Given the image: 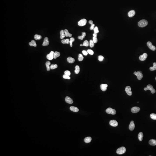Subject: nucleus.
<instances>
[{
	"label": "nucleus",
	"instance_id": "obj_14",
	"mask_svg": "<svg viewBox=\"0 0 156 156\" xmlns=\"http://www.w3.org/2000/svg\"><path fill=\"white\" fill-rule=\"evenodd\" d=\"M151 140H149V145L151 147H156V131H153L151 133Z\"/></svg>",
	"mask_w": 156,
	"mask_h": 156
},
{
	"label": "nucleus",
	"instance_id": "obj_17",
	"mask_svg": "<svg viewBox=\"0 0 156 156\" xmlns=\"http://www.w3.org/2000/svg\"></svg>",
	"mask_w": 156,
	"mask_h": 156
},
{
	"label": "nucleus",
	"instance_id": "obj_1",
	"mask_svg": "<svg viewBox=\"0 0 156 156\" xmlns=\"http://www.w3.org/2000/svg\"><path fill=\"white\" fill-rule=\"evenodd\" d=\"M108 104L104 102L98 108L95 109L93 111V116L98 120H102L107 116V109Z\"/></svg>",
	"mask_w": 156,
	"mask_h": 156
},
{
	"label": "nucleus",
	"instance_id": "obj_15",
	"mask_svg": "<svg viewBox=\"0 0 156 156\" xmlns=\"http://www.w3.org/2000/svg\"><path fill=\"white\" fill-rule=\"evenodd\" d=\"M126 154L127 156H140L138 151H133L131 149H128L126 151Z\"/></svg>",
	"mask_w": 156,
	"mask_h": 156
},
{
	"label": "nucleus",
	"instance_id": "obj_4",
	"mask_svg": "<svg viewBox=\"0 0 156 156\" xmlns=\"http://www.w3.org/2000/svg\"><path fill=\"white\" fill-rule=\"evenodd\" d=\"M134 122L136 125L140 127H145L149 124L150 119L143 114L138 113L134 116Z\"/></svg>",
	"mask_w": 156,
	"mask_h": 156
},
{
	"label": "nucleus",
	"instance_id": "obj_3",
	"mask_svg": "<svg viewBox=\"0 0 156 156\" xmlns=\"http://www.w3.org/2000/svg\"><path fill=\"white\" fill-rule=\"evenodd\" d=\"M128 62L129 71L131 73H137L138 74L140 75L144 73V69L142 68V67H140L138 65L136 61L134 58L129 59Z\"/></svg>",
	"mask_w": 156,
	"mask_h": 156
},
{
	"label": "nucleus",
	"instance_id": "obj_8",
	"mask_svg": "<svg viewBox=\"0 0 156 156\" xmlns=\"http://www.w3.org/2000/svg\"><path fill=\"white\" fill-rule=\"evenodd\" d=\"M120 76L122 78H126L130 74V71L128 66V61L127 60H123L120 63Z\"/></svg>",
	"mask_w": 156,
	"mask_h": 156
},
{
	"label": "nucleus",
	"instance_id": "obj_7",
	"mask_svg": "<svg viewBox=\"0 0 156 156\" xmlns=\"http://www.w3.org/2000/svg\"><path fill=\"white\" fill-rule=\"evenodd\" d=\"M120 106L115 103H111L108 106L107 117H112L120 111Z\"/></svg>",
	"mask_w": 156,
	"mask_h": 156
},
{
	"label": "nucleus",
	"instance_id": "obj_12",
	"mask_svg": "<svg viewBox=\"0 0 156 156\" xmlns=\"http://www.w3.org/2000/svg\"><path fill=\"white\" fill-rule=\"evenodd\" d=\"M149 77L147 75H142L140 78V83H139V86H140V93L142 94H144L145 93V84L149 82Z\"/></svg>",
	"mask_w": 156,
	"mask_h": 156
},
{
	"label": "nucleus",
	"instance_id": "obj_9",
	"mask_svg": "<svg viewBox=\"0 0 156 156\" xmlns=\"http://www.w3.org/2000/svg\"><path fill=\"white\" fill-rule=\"evenodd\" d=\"M140 80L138 78H133L132 79H127L124 80L123 85L126 87H134L136 88L139 86Z\"/></svg>",
	"mask_w": 156,
	"mask_h": 156
},
{
	"label": "nucleus",
	"instance_id": "obj_16",
	"mask_svg": "<svg viewBox=\"0 0 156 156\" xmlns=\"http://www.w3.org/2000/svg\"></svg>",
	"mask_w": 156,
	"mask_h": 156
},
{
	"label": "nucleus",
	"instance_id": "obj_13",
	"mask_svg": "<svg viewBox=\"0 0 156 156\" xmlns=\"http://www.w3.org/2000/svg\"><path fill=\"white\" fill-rule=\"evenodd\" d=\"M129 148L133 150V151H140L141 149V145L140 142L138 141H131L129 144Z\"/></svg>",
	"mask_w": 156,
	"mask_h": 156
},
{
	"label": "nucleus",
	"instance_id": "obj_11",
	"mask_svg": "<svg viewBox=\"0 0 156 156\" xmlns=\"http://www.w3.org/2000/svg\"><path fill=\"white\" fill-rule=\"evenodd\" d=\"M115 135V131L113 128L103 129L101 132V136L103 139H108Z\"/></svg>",
	"mask_w": 156,
	"mask_h": 156
},
{
	"label": "nucleus",
	"instance_id": "obj_2",
	"mask_svg": "<svg viewBox=\"0 0 156 156\" xmlns=\"http://www.w3.org/2000/svg\"><path fill=\"white\" fill-rule=\"evenodd\" d=\"M98 82L97 81V76L94 74L90 75L87 79V84L84 90L87 92H93L98 89Z\"/></svg>",
	"mask_w": 156,
	"mask_h": 156
},
{
	"label": "nucleus",
	"instance_id": "obj_5",
	"mask_svg": "<svg viewBox=\"0 0 156 156\" xmlns=\"http://www.w3.org/2000/svg\"><path fill=\"white\" fill-rule=\"evenodd\" d=\"M57 88L62 93H68L69 94H72L73 91L71 82L67 80L62 81V83L59 84Z\"/></svg>",
	"mask_w": 156,
	"mask_h": 156
},
{
	"label": "nucleus",
	"instance_id": "obj_10",
	"mask_svg": "<svg viewBox=\"0 0 156 156\" xmlns=\"http://www.w3.org/2000/svg\"><path fill=\"white\" fill-rule=\"evenodd\" d=\"M68 76L71 80H79L83 76V73L80 70L72 68L69 71Z\"/></svg>",
	"mask_w": 156,
	"mask_h": 156
},
{
	"label": "nucleus",
	"instance_id": "obj_6",
	"mask_svg": "<svg viewBox=\"0 0 156 156\" xmlns=\"http://www.w3.org/2000/svg\"><path fill=\"white\" fill-rule=\"evenodd\" d=\"M91 131L93 135V140L95 142H99L101 140V133H99V131L101 128L100 124L98 123H93L91 126Z\"/></svg>",
	"mask_w": 156,
	"mask_h": 156
}]
</instances>
